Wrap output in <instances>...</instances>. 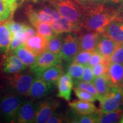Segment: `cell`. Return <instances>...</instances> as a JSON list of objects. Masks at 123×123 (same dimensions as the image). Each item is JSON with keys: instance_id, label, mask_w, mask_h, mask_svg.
<instances>
[{"instance_id": "1", "label": "cell", "mask_w": 123, "mask_h": 123, "mask_svg": "<svg viewBox=\"0 0 123 123\" xmlns=\"http://www.w3.org/2000/svg\"><path fill=\"white\" fill-rule=\"evenodd\" d=\"M117 18V10L105 5L86 9L81 27L84 30L101 33Z\"/></svg>"}, {"instance_id": "2", "label": "cell", "mask_w": 123, "mask_h": 123, "mask_svg": "<svg viewBox=\"0 0 123 123\" xmlns=\"http://www.w3.org/2000/svg\"><path fill=\"white\" fill-rule=\"evenodd\" d=\"M62 17L80 26L86 9L78 0H46Z\"/></svg>"}, {"instance_id": "3", "label": "cell", "mask_w": 123, "mask_h": 123, "mask_svg": "<svg viewBox=\"0 0 123 123\" xmlns=\"http://www.w3.org/2000/svg\"><path fill=\"white\" fill-rule=\"evenodd\" d=\"M25 96L15 95L2 90L0 94V117L7 123H15Z\"/></svg>"}, {"instance_id": "4", "label": "cell", "mask_w": 123, "mask_h": 123, "mask_svg": "<svg viewBox=\"0 0 123 123\" xmlns=\"http://www.w3.org/2000/svg\"><path fill=\"white\" fill-rule=\"evenodd\" d=\"M35 78L33 71L20 72L10 74L7 78L6 87L3 91L15 95L28 96L31 87Z\"/></svg>"}, {"instance_id": "5", "label": "cell", "mask_w": 123, "mask_h": 123, "mask_svg": "<svg viewBox=\"0 0 123 123\" xmlns=\"http://www.w3.org/2000/svg\"><path fill=\"white\" fill-rule=\"evenodd\" d=\"M100 102V111L102 113L113 112L123 105V87L112 86L109 93Z\"/></svg>"}, {"instance_id": "6", "label": "cell", "mask_w": 123, "mask_h": 123, "mask_svg": "<svg viewBox=\"0 0 123 123\" xmlns=\"http://www.w3.org/2000/svg\"><path fill=\"white\" fill-rule=\"evenodd\" d=\"M77 34L75 33H66L64 34L61 56L66 62H73L76 55L80 51Z\"/></svg>"}, {"instance_id": "7", "label": "cell", "mask_w": 123, "mask_h": 123, "mask_svg": "<svg viewBox=\"0 0 123 123\" xmlns=\"http://www.w3.org/2000/svg\"><path fill=\"white\" fill-rule=\"evenodd\" d=\"M39 102L31 99H26L20 108L15 123H34Z\"/></svg>"}, {"instance_id": "8", "label": "cell", "mask_w": 123, "mask_h": 123, "mask_svg": "<svg viewBox=\"0 0 123 123\" xmlns=\"http://www.w3.org/2000/svg\"><path fill=\"white\" fill-rule=\"evenodd\" d=\"M59 101L56 99H49L39 102L34 123H47V121L57 110Z\"/></svg>"}, {"instance_id": "9", "label": "cell", "mask_w": 123, "mask_h": 123, "mask_svg": "<svg viewBox=\"0 0 123 123\" xmlns=\"http://www.w3.org/2000/svg\"><path fill=\"white\" fill-rule=\"evenodd\" d=\"M63 59L61 55L55 54L53 53L46 51L38 55L36 61L31 67V70L35 74L40 71H42L51 66L61 64Z\"/></svg>"}, {"instance_id": "10", "label": "cell", "mask_w": 123, "mask_h": 123, "mask_svg": "<svg viewBox=\"0 0 123 123\" xmlns=\"http://www.w3.org/2000/svg\"><path fill=\"white\" fill-rule=\"evenodd\" d=\"M117 45L118 44L111 38L100 34L95 50L99 52L102 55L103 58L101 62L102 63L107 66H109L111 64V57Z\"/></svg>"}, {"instance_id": "11", "label": "cell", "mask_w": 123, "mask_h": 123, "mask_svg": "<svg viewBox=\"0 0 123 123\" xmlns=\"http://www.w3.org/2000/svg\"><path fill=\"white\" fill-rule=\"evenodd\" d=\"M53 86L44 81L41 78L35 77L30 92L29 97L34 100L42 99L46 98L52 92Z\"/></svg>"}, {"instance_id": "12", "label": "cell", "mask_w": 123, "mask_h": 123, "mask_svg": "<svg viewBox=\"0 0 123 123\" xmlns=\"http://www.w3.org/2000/svg\"><path fill=\"white\" fill-rule=\"evenodd\" d=\"M78 34L80 50L93 52L96 50L100 33L85 30V31H81Z\"/></svg>"}, {"instance_id": "13", "label": "cell", "mask_w": 123, "mask_h": 123, "mask_svg": "<svg viewBox=\"0 0 123 123\" xmlns=\"http://www.w3.org/2000/svg\"><path fill=\"white\" fill-rule=\"evenodd\" d=\"M3 72L7 74L20 73L26 68L27 66L17 55L13 54L6 55L2 61Z\"/></svg>"}, {"instance_id": "14", "label": "cell", "mask_w": 123, "mask_h": 123, "mask_svg": "<svg viewBox=\"0 0 123 123\" xmlns=\"http://www.w3.org/2000/svg\"><path fill=\"white\" fill-rule=\"evenodd\" d=\"M63 74V70L61 64L48 67L35 74V77L41 78L48 83L55 86L57 84L61 76Z\"/></svg>"}, {"instance_id": "15", "label": "cell", "mask_w": 123, "mask_h": 123, "mask_svg": "<svg viewBox=\"0 0 123 123\" xmlns=\"http://www.w3.org/2000/svg\"><path fill=\"white\" fill-rule=\"evenodd\" d=\"M58 98H62L66 101H70L71 92L74 88V80L68 73L63 74L57 83Z\"/></svg>"}, {"instance_id": "16", "label": "cell", "mask_w": 123, "mask_h": 123, "mask_svg": "<svg viewBox=\"0 0 123 123\" xmlns=\"http://www.w3.org/2000/svg\"><path fill=\"white\" fill-rule=\"evenodd\" d=\"M100 34L111 38L117 44H123V22L112 21Z\"/></svg>"}, {"instance_id": "17", "label": "cell", "mask_w": 123, "mask_h": 123, "mask_svg": "<svg viewBox=\"0 0 123 123\" xmlns=\"http://www.w3.org/2000/svg\"><path fill=\"white\" fill-rule=\"evenodd\" d=\"M48 40L39 34H36L29 38L24 44L27 49L31 51L37 56L47 51Z\"/></svg>"}, {"instance_id": "18", "label": "cell", "mask_w": 123, "mask_h": 123, "mask_svg": "<svg viewBox=\"0 0 123 123\" xmlns=\"http://www.w3.org/2000/svg\"><path fill=\"white\" fill-rule=\"evenodd\" d=\"M106 74L112 86L122 87L123 86V64L111 63L108 67Z\"/></svg>"}, {"instance_id": "19", "label": "cell", "mask_w": 123, "mask_h": 123, "mask_svg": "<svg viewBox=\"0 0 123 123\" xmlns=\"http://www.w3.org/2000/svg\"><path fill=\"white\" fill-rule=\"evenodd\" d=\"M68 105L77 114L86 115L96 113L99 111L92 102L79 100L69 102Z\"/></svg>"}, {"instance_id": "20", "label": "cell", "mask_w": 123, "mask_h": 123, "mask_svg": "<svg viewBox=\"0 0 123 123\" xmlns=\"http://www.w3.org/2000/svg\"><path fill=\"white\" fill-rule=\"evenodd\" d=\"M13 53L17 55L27 67H30L34 64L38 56L27 49L24 44L18 46L13 51Z\"/></svg>"}, {"instance_id": "21", "label": "cell", "mask_w": 123, "mask_h": 123, "mask_svg": "<svg viewBox=\"0 0 123 123\" xmlns=\"http://www.w3.org/2000/svg\"><path fill=\"white\" fill-rule=\"evenodd\" d=\"M95 87H96L98 93H99V99L98 100L100 101L105 96L110 92L112 86L109 80L108 76L106 74L101 76L95 78L93 82Z\"/></svg>"}, {"instance_id": "22", "label": "cell", "mask_w": 123, "mask_h": 123, "mask_svg": "<svg viewBox=\"0 0 123 123\" xmlns=\"http://www.w3.org/2000/svg\"><path fill=\"white\" fill-rule=\"evenodd\" d=\"M12 41V35L6 25L5 21L0 23V53L7 54L9 52Z\"/></svg>"}, {"instance_id": "23", "label": "cell", "mask_w": 123, "mask_h": 123, "mask_svg": "<svg viewBox=\"0 0 123 123\" xmlns=\"http://www.w3.org/2000/svg\"><path fill=\"white\" fill-rule=\"evenodd\" d=\"M21 0H0V15L9 19L19 6Z\"/></svg>"}, {"instance_id": "24", "label": "cell", "mask_w": 123, "mask_h": 123, "mask_svg": "<svg viewBox=\"0 0 123 123\" xmlns=\"http://www.w3.org/2000/svg\"><path fill=\"white\" fill-rule=\"evenodd\" d=\"M64 34L60 33L55 34L47 42V51L55 54L61 55L62 47L64 39Z\"/></svg>"}, {"instance_id": "25", "label": "cell", "mask_w": 123, "mask_h": 123, "mask_svg": "<svg viewBox=\"0 0 123 123\" xmlns=\"http://www.w3.org/2000/svg\"><path fill=\"white\" fill-rule=\"evenodd\" d=\"M58 21L60 26L61 33H75L78 34L82 31L81 29L83 28L80 26L71 22L70 21L62 17Z\"/></svg>"}, {"instance_id": "26", "label": "cell", "mask_w": 123, "mask_h": 123, "mask_svg": "<svg viewBox=\"0 0 123 123\" xmlns=\"http://www.w3.org/2000/svg\"><path fill=\"white\" fill-rule=\"evenodd\" d=\"M101 112L100 110L96 113L91 115H79L71 117L69 122L74 123H98Z\"/></svg>"}, {"instance_id": "27", "label": "cell", "mask_w": 123, "mask_h": 123, "mask_svg": "<svg viewBox=\"0 0 123 123\" xmlns=\"http://www.w3.org/2000/svg\"><path fill=\"white\" fill-rule=\"evenodd\" d=\"M37 31L38 34L45 37L47 40L51 39L54 36L55 34L54 32L51 25L48 23L38 22L33 26Z\"/></svg>"}, {"instance_id": "28", "label": "cell", "mask_w": 123, "mask_h": 123, "mask_svg": "<svg viewBox=\"0 0 123 123\" xmlns=\"http://www.w3.org/2000/svg\"><path fill=\"white\" fill-rule=\"evenodd\" d=\"M123 112L120 109L115 111L113 112L107 113H101L100 115L98 123H116L122 117Z\"/></svg>"}, {"instance_id": "29", "label": "cell", "mask_w": 123, "mask_h": 123, "mask_svg": "<svg viewBox=\"0 0 123 123\" xmlns=\"http://www.w3.org/2000/svg\"><path fill=\"white\" fill-rule=\"evenodd\" d=\"M74 87L84 90L96 97L97 99H99V96L96 87L93 83L87 82L82 80H74Z\"/></svg>"}, {"instance_id": "30", "label": "cell", "mask_w": 123, "mask_h": 123, "mask_svg": "<svg viewBox=\"0 0 123 123\" xmlns=\"http://www.w3.org/2000/svg\"><path fill=\"white\" fill-rule=\"evenodd\" d=\"M84 67L82 64L72 62L67 68V73L74 80H81L83 75Z\"/></svg>"}, {"instance_id": "31", "label": "cell", "mask_w": 123, "mask_h": 123, "mask_svg": "<svg viewBox=\"0 0 123 123\" xmlns=\"http://www.w3.org/2000/svg\"><path fill=\"white\" fill-rule=\"evenodd\" d=\"M5 23L10 30L11 35L15 34L19 32H23L26 26V24L15 22L11 18H9V19L6 20Z\"/></svg>"}, {"instance_id": "32", "label": "cell", "mask_w": 123, "mask_h": 123, "mask_svg": "<svg viewBox=\"0 0 123 123\" xmlns=\"http://www.w3.org/2000/svg\"><path fill=\"white\" fill-rule=\"evenodd\" d=\"M92 53V52L88 51H80L74 58L72 62L77 63L84 66L87 65L88 64L89 60L90 59Z\"/></svg>"}, {"instance_id": "33", "label": "cell", "mask_w": 123, "mask_h": 123, "mask_svg": "<svg viewBox=\"0 0 123 123\" xmlns=\"http://www.w3.org/2000/svg\"><path fill=\"white\" fill-rule=\"evenodd\" d=\"M74 91L75 95L79 100L92 103L95 102L96 100V97L90 92L79 88H74Z\"/></svg>"}, {"instance_id": "34", "label": "cell", "mask_w": 123, "mask_h": 123, "mask_svg": "<svg viewBox=\"0 0 123 123\" xmlns=\"http://www.w3.org/2000/svg\"><path fill=\"white\" fill-rule=\"evenodd\" d=\"M111 63H123V44H118L110 59Z\"/></svg>"}, {"instance_id": "35", "label": "cell", "mask_w": 123, "mask_h": 123, "mask_svg": "<svg viewBox=\"0 0 123 123\" xmlns=\"http://www.w3.org/2000/svg\"><path fill=\"white\" fill-rule=\"evenodd\" d=\"M78 1L84 8L88 9L104 5L107 0H78Z\"/></svg>"}, {"instance_id": "36", "label": "cell", "mask_w": 123, "mask_h": 123, "mask_svg": "<svg viewBox=\"0 0 123 123\" xmlns=\"http://www.w3.org/2000/svg\"><path fill=\"white\" fill-rule=\"evenodd\" d=\"M95 79V76L93 74L92 67L88 65V64L85 66L83 75L82 79L81 80L84 81H87V82L93 83Z\"/></svg>"}, {"instance_id": "37", "label": "cell", "mask_w": 123, "mask_h": 123, "mask_svg": "<svg viewBox=\"0 0 123 123\" xmlns=\"http://www.w3.org/2000/svg\"><path fill=\"white\" fill-rule=\"evenodd\" d=\"M103 59V58L102 55L96 50H95L94 51L92 52L90 59L89 60L88 65L92 67L96 66V64L101 63L102 62Z\"/></svg>"}, {"instance_id": "38", "label": "cell", "mask_w": 123, "mask_h": 123, "mask_svg": "<svg viewBox=\"0 0 123 123\" xmlns=\"http://www.w3.org/2000/svg\"><path fill=\"white\" fill-rule=\"evenodd\" d=\"M108 67V66H105V64L102 63L96 64V66L92 67L93 74H94L95 78L100 76L101 75H104L107 73Z\"/></svg>"}, {"instance_id": "39", "label": "cell", "mask_w": 123, "mask_h": 123, "mask_svg": "<svg viewBox=\"0 0 123 123\" xmlns=\"http://www.w3.org/2000/svg\"><path fill=\"white\" fill-rule=\"evenodd\" d=\"M66 120L65 116L61 112L55 111L47 121V123H62Z\"/></svg>"}, {"instance_id": "40", "label": "cell", "mask_w": 123, "mask_h": 123, "mask_svg": "<svg viewBox=\"0 0 123 123\" xmlns=\"http://www.w3.org/2000/svg\"><path fill=\"white\" fill-rule=\"evenodd\" d=\"M24 33L25 34V35H26V37L27 40H28L29 38H31L32 37L37 34L36 30H35L33 27L27 25H26V26L25 28L24 29Z\"/></svg>"}, {"instance_id": "41", "label": "cell", "mask_w": 123, "mask_h": 123, "mask_svg": "<svg viewBox=\"0 0 123 123\" xmlns=\"http://www.w3.org/2000/svg\"><path fill=\"white\" fill-rule=\"evenodd\" d=\"M117 21L123 22V0L121 1L119 8L117 9Z\"/></svg>"}, {"instance_id": "42", "label": "cell", "mask_w": 123, "mask_h": 123, "mask_svg": "<svg viewBox=\"0 0 123 123\" xmlns=\"http://www.w3.org/2000/svg\"><path fill=\"white\" fill-rule=\"evenodd\" d=\"M109 1H110V2L111 3H112V4H119V3H121L123 0H109Z\"/></svg>"}, {"instance_id": "43", "label": "cell", "mask_w": 123, "mask_h": 123, "mask_svg": "<svg viewBox=\"0 0 123 123\" xmlns=\"http://www.w3.org/2000/svg\"><path fill=\"white\" fill-rule=\"evenodd\" d=\"M7 19L6 17H5L2 16V15H0V23H1L3 21H6V20H7Z\"/></svg>"}, {"instance_id": "44", "label": "cell", "mask_w": 123, "mask_h": 123, "mask_svg": "<svg viewBox=\"0 0 123 123\" xmlns=\"http://www.w3.org/2000/svg\"><path fill=\"white\" fill-rule=\"evenodd\" d=\"M120 123H123V119H121V121H120Z\"/></svg>"}, {"instance_id": "45", "label": "cell", "mask_w": 123, "mask_h": 123, "mask_svg": "<svg viewBox=\"0 0 123 123\" xmlns=\"http://www.w3.org/2000/svg\"><path fill=\"white\" fill-rule=\"evenodd\" d=\"M35 1H37V0H35Z\"/></svg>"}, {"instance_id": "46", "label": "cell", "mask_w": 123, "mask_h": 123, "mask_svg": "<svg viewBox=\"0 0 123 123\" xmlns=\"http://www.w3.org/2000/svg\"><path fill=\"white\" fill-rule=\"evenodd\" d=\"M0 120H1V117H0Z\"/></svg>"}, {"instance_id": "47", "label": "cell", "mask_w": 123, "mask_h": 123, "mask_svg": "<svg viewBox=\"0 0 123 123\" xmlns=\"http://www.w3.org/2000/svg\"></svg>"}, {"instance_id": "48", "label": "cell", "mask_w": 123, "mask_h": 123, "mask_svg": "<svg viewBox=\"0 0 123 123\" xmlns=\"http://www.w3.org/2000/svg\"></svg>"}]
</instances>
